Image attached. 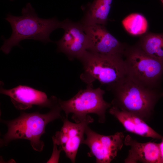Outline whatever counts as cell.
Here are the masks:
<instances>
[{"label":"cell","instance_id":"17","mask_svg":"<svg viewBox=\"0 0 163 163\" xmlns=\"http://www.w3.org/2000/svg\"><path fill=\"white\" fill-rule=\"evenodd\" d=\"M53 151L50 158L47 163L55 162L58 163L59 157V153L61 150H58L57 148V144L56 142L53 141Z\"/></svg>","mask_w":163,"mask_h":163},{"label":"cell","instance_id":"10","mask_svg":"<svg viewBox=\"0 0 163 163\" xmlns=\"http://www.w3.org/2000/svg\"><path fill=\"white\" fill-rule=\"evenodd\" d=\"M83 25L88 37L87 51L106 55H124L125 46L112 35L104 25Z\"/></svg>","mask_w":163,"mask_h":163},{"label":"cell","instance_id":"2","mask_svg":"<svg viewBox=\"0 0 163 163\" xmlns=\"http://www.w3.org/2000/svg\"><path fill=\"white\" fill-rule=\"evenodd\" d=\"M107 89L113 95L112 106L132 113L145 122L151 118L157 102L163 96L156 88L143 86L127 75Z\"/></svg>","mask_w":163,"mask_h":163},{"label":"cell","instance_id":"6","mask_svg":"<svg viewBox=\"0 0 163 163\" xmlns=\"http://www.w3.org/2000/svg\"><path fill=\"white\" fill-rule=\"evenodd\" d=\"M127 75L146 87L155 89L163 74V61L148 55L139 46L126 48Z\"/></svg>","mask_w":163,"mask_h":163},{"label":"cell","instance_id":"9","mask_svg":"<svg viewBox=\"0 0 163 163\" xmlns=\"http://www.w3.org/2000/svg\"><path fill=\"white\" fill-rule=\"evenodd\" d=\"M60 28L64 29V33L56 42L57 51L64 53L70 60L79 59L87 50L88 45L83 24L66 19L61 22Z\"/></svg>","mask_w":163,"mask_h":163},{"label":"cell","instance_id":"15","mask_svg":"<svg viewBox=\"0 0 163 163\" xmlns=\"http://www.w3.org/2000/svg\"><path fill=\"white\" fill-rule=\"evenodd\" d=\"M139 47L150 56L163 61V33H150L142 39Z\"/></svg>","mask_w":163,"mask_h":163},{"label":"cell","instance_id":"20","mask_svg":"<svg viewBox=\"0 0 163 163\" xmlns=\"http://www.w3.org/2000/svg\"><path fill=\"white\" fill-rule=\"evenodd\" d=\"M10 1H13V0H10Z\"/></svg>","mask_w":163,"mask_h":163},{"label":"cell","instance_id":"13","mask_svg":"<svg viewBox=\"0 0 163 163\" xmlns=\"http://www.w3.org/2000/svg\"><path fill=\"white\" fill-rule=\"evenodd\" d=\"M109 113L121 123L127 131L142 136L161 139L163 136L152 129L146 122L137 116L121 110L112 106Z\"/></svg>","mask_w":163,"mask_h":163},{"label":"cell","instance_id":"7","mask_svg":"<svg viewBox=\"0 0 163 163\" xmlns=\"http://www.w3.org/2000/svg\"><path fill=\"white\" fill-rule=\"evenodd\" d=\"M85 134L86 138L82 144L87 145L90 149L88 156L95 157L97 163L110 162L117 156L124 143V136L122 132L106 136L97 133L88 126Z\"/></svg>","mask_w":163,"mask_h":163},{"label":"cell","instance_id":"14","mask_svg":"<svg viewBox=\"0 0 163 163\" xmlns=\"http://www.w3.org/2000/svg\"><path fill=\"white\" fill-rule=\"evenodd\" d=\"M113 0H94L89 7L82 24L85 25L107 23Z\"/></svg>","mask_w":163,"mask_h":163},{"label":"cell","instance_id":"12","mask_svg":"<svg viewBox=\"0 0 163 163\" xmlns=\"http://www.w3.org/2000/svg\"><path fill=\"white\" fill-rule=\"evenodd\" d=\"M124 144L130 148L125 163H162L158 143L139 142L127 135Z\"/></svg>","mask_w":163,"mask_h":163},{"label":"cell","instance_id":"11","mask_svg":"<svg viewBox=\"0 0 163 163\" xmlns=\"http://www.w3.org/2000/svg\"><path fill=\"white\" fill-rule=\"evenodd\" d=\"M0 93L9 96L14 107L20 110L29 109L33 105L51 109L58 102L56 96L48 98L45 92L26 85H20L9 89L1 87Z\"/></svg>","mask_w":163,"mask_h":163},{"label":"cell","instance_id":"5","mask_svg":"<svg viewBox=\"0 0 163 163\" xmlns=\"http://www.w3.org/2000/svg\"><path fill=\"white\" fill-rule=\"evenodd\" d=\"M105 91L100 87L93 88V85H87L86 88L80 89L72 98L67 101L58 99V102L66 117L72 113V119L78 123L84 120L90 113L96 114L98 122L104 123L105 121L107 110L112 106L111 103L103 98Z\"/></svg>","mask_w":163,"mask_h":163},{"label":"cell","instance_id":"19","mask_svg":"<svg viewBox=\"0 0 163 163\" xmlns=\"http://www.w3.org/2000/svg\"><path fill=\"white\" fill-rule=\"evenodd\" d=\"M161 2H162V4L163 5V0H161Z\"/></svg>","mask_w":163,"mask_h":163},{"label":"cell","instance_id":"16","mask_svg":"<svg viewBox=\"0 0 163 163\" xmlns=\"http://www.w3.org/2000/svg\"><path fill=\"white\" fill-rule=\"evenodd\" d=\"M125 30L133 35H140L144 34L148 28V23L145 17L138 13L131 14L122 21Z\"/></svg>","mask_w":163,"mask_h":163},{"label":"cell","instance_id":"3","mask_svg":"<svg viewBox=\"0 0 163 163\" xmlns=\"http://www.w3.org/2000/svg\"><path fill=\"white\" fill-rule=\"evenodd\" d=\"M58 102L48 112L42 114L39 112L26 113L22 112L17 118L11 120L0 119L8 127V131L0 139L1 147L7 146L12 140L20 139L29 140L34 150L41 152L44 146L40 139L45 133V128L49 123L63 118Z\"/></svg>","mask_w":163,"mask_h":163},{"label":"cell","instance_id":"1","mask_svg":"<svg viewBox=\"0 0 163 163\" xmlns=\"http://www.w3.org/2000/svg\"><path fill=\"white\" fill-rule=\"evenodd\" d=\"M21 13L22 15L19 16L9 13L5 18L12 29V34L8 39L2 37L4 42L0 50L6 54L10 53L13 47L20 46V42L25 39L39 40L44 43L52 42L50 38V33L61 27V22L56 18H39L30 3L22 8Z\"/></svg>","mask_w":163,"mask_h":163},{"label":"cell","instance_id":"8","mask_svg":"<svg viewBox=\"0 0 163 163\" xmlns=\"http://www.w3.org/2000/svg\"><path fill=\"white\" fill-rule=\"evenodd\" d=\"M62 120L63 126L52 137V140L60 146V149L64 151L72 162L75 163L78 148L84 140L85 130L88 124L94 121V119L88 115L78 123L71 122L67 117H63Z\"/></svg>","mask_w":163,"mask_h":163},{"label":"cell","instance_id":"4","mask_svg":"<svg viewBox=\"0 0 163 163\" xmlns=\"http://www.w3.org/2000/svg\"><path fill=\"white\" fill-rule=\"evenodd\" d=\"M123 56L101 54L87 50L79 59L83 69L80 79L87 85H93V82L97 80L108 88L127 75Z\"/></svg>","mask_w":163,"mask_h":163},{"label":"cell","instance_id":"18","mask_svg":"<svg viewBox=\"0 0 163 163\" xmlns=\"http://www.w3.org/2000/svg\"><path fill=\"white\" fill-rule=\"evenodd\" d=\"M161 142L158 143L162 163H163V137Z\"/></svg>","mask_w":163,"mask_h":163}]
</instances>
